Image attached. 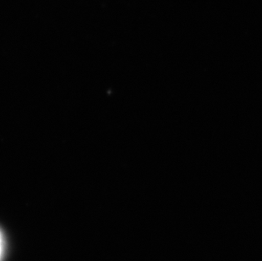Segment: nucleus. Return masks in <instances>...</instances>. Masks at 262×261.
I'll use <instances>...</instances> for the list:
<instances>
[{
  "instance_id": "f257e3e1",
  "label": "nucleus",
  "mask_w": 262,
  "mask_h": 261,
  "mask_svg": "<svg viewBox=\"0 0 262 261\" xmlns=\"http://www.w3.org/2000/svg\"><path fill=\"white\" fill-rule=\"evenodd\" d=\"M4 252H5V241H4L2 232L0 231V261H2Z\"/></svg>"
}]
</instances>
